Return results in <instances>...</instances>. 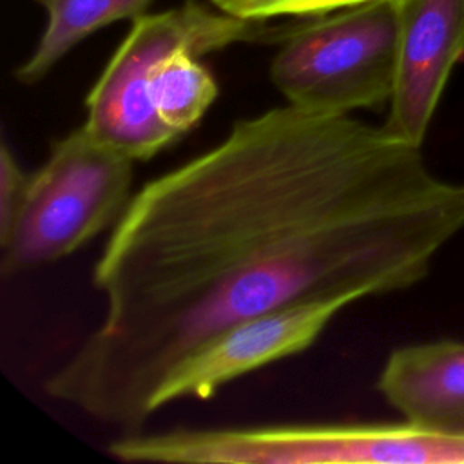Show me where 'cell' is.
I'll return each mask as SVG.
<instances>
[{"label": "cell", "instance_id": "1", "mask_svg": "<svg viewBox=\"0 0 464 464\" xmlns=\"http://www.w3.org/2000/svg\"><path fill=\"white\" fill-rule=\"evenodd\" d=\"M462 228L464 185L382 125L292 103L236 120L134 192L92 268L105 315L44 390L141 431L208 339L303 301L406 290Z\"/></svg>", "mask_w": 464, "mask_h": 464}, {"label": "cell", "instance_id": "2", "mask_svg": "<svg viewBox=\"0 0 464 464\" xmlns=\"http://www.w3.org/2000/svg\"><path fill=\"white\" fill-rule=\"evenodd\" d=\"M107 451L161 464H464V435L401 424H277L121 433Z\"/></svg>", "mask_w": 464, "mask_h": 464}, {"label": "cell", "instance_id": "3", "mask_svg": "<svg viewBox=\"0 0 464 464\" xmlns=\"http://www.w3.org/2000/svg\"><path fill=\"white\" fill-rule=\"evenodd\" d=\"M288 25L268 27L188 0L132 20L85 98L83 125L102 141L134 161H147L179 138L160 120L149 92L150 69L158 58L192 47L199 56L239 42H281Z\"/></svg>", "mask_w": 464, "mask_h": 464}, {"label": "cell", "instance_id": "4", "mask_svg": "<svg viewBox=\"0 0 464 464\" xmlns=\"http://www.w3.org/2000/svg\"><path fill=\"white\" fill-rule=\"evenodd\" d=\"M132 179L134 160L85 125L56 140L31 174L16 225L0 243L2 277L63 259L111 230L134 196Z\"/></svg>", "mask_w": 464, "mask_h": 464}, {"label": "cell", "instance_id": "5", "mask_svg": "<svg viewBox=\"0 0 464 464\" xmlns=\"http://www.w3.org/2000/svg\"><path fill=\"white\" fill-rule=\"evenodd\" d=\"M399 45V0H373L292 24L270 80L286 103L346 112L390 102Z\"/></svg>", "mask_w": 464, "mask_h": 464}, {"label": "cell", "instance_id": "6", "mask_svg": "<svg viewBox=\"0 0 464 464\" xmlns=\"http://www.w3.org/2000/svg\"><path fill=\"white\" fill-rule=\"evenodd\" d=\"M352 295L288 304L245 319L190 352L163 381L152 410L178 399H210L221 386L310 348Z\"/></svg>", "mask_w": 464, "mask_h": 464}, {"label": "cell", "instance_id": "7", "mask_svg": "<svg viewBox=\"0 0 464 464\" xmlns=\"http://www.w3.org/2000/svg\"><path fill=\"white\" fill-rule=\"evenodd\" d=\"M464 56V0H399L397 71L382 127L420 147L451 69Z\"/></svg>", "mask_w": 464, "mask_h": 464}, {"label": "cell", "instance_id": "8", "mask_svg": "<svg viewBox=\"0 0 464 464\" xmlns=\"http://www.w3.org/2000/svg\"><path fill=\"white\" fill-rule=\"evenodd\" d=\"M377 390L406 422L464 435V343L440 339L393 350Z\"/></svg>", "mask_w": 464, "mask_h": 464}, {"label": "cell", "instance_id": "9", "mask_svg": "<svg viewBox=\"0 0 464 464\" xmlns=\"http://www.w3.org/2000/svg\"><path fill=\"white\" fill-rule=\"evenodd\" d=\"M47 24L29 58L14 71L24 85L44 80L51 69L82 40L120 20L145 14L152 0H36Z\"/></svg>", "mask_w": 464, "mask_h": 464}, {"label": "cell", "instance_id": "10", "mask_svg": "<svg viewBox=\"0 0 464 464\" xmlns=\"http://www.w3.org/2000/svg\"><path fill=\"white\" fill-rule=\"evenodd\" d=\"M192 47L174 49L150 69L149 92L160 120L178 136L190 132L218 98L212 72Z\"/></svg>", "mask_w": 464, "mask_h": 464}, {"label": "cell", "instance_id": "11", "mask_svg": "<svg viewBox=\"0 0 464 464\" xmlns=\"http://www.w3.org/2000/svg\"><path fill=\"white\" fill-rule=\"evenodd\" d=\"M219 11L252 22L277 16H323L373 0H210Z\"/></svg>", "mask_w": 464, "mask_h": 464}, {"label": "cell", "instance_id": "12", "mask_svg": "<svg viewBox=\"0 0 464 464\" xmlns=\"http://www.w3.org/2000/svg\"><path fill=\"white\" fill-rule=\"evenodd\" d=\"M31 174L24 172L7 143L0 145V243L7 239L24 207Z\"/></svg>", "mask_w": 464, "mask_h": 464}]
</instances>
